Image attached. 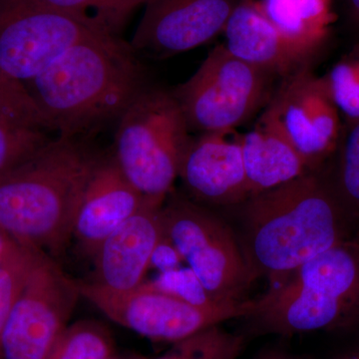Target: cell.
Masks as SVG:
<instances>
[{
  "label": "cell",
  "instance_id": "obj_1",
  "mask_svg": "<svg viewBox=\"0 0 359 359\" xmlns=\"http://www.w3.org/2000/svg\"><path fill=\"white\" fill-rule=\"evenodd\" d=\"M241 249L252 280L289 278L309 259L359 238V219L330 172L311 171L241 204Z\"/></svg>",
  "mask_w": 359,
  "mask_h": 359
},
{
  "label": "cell",
  "instance_id": "obj_2",
  "mask_svg": "<svg viewBox=\"0 0 359 359\" xmlns=\"http://www.w3.org/2000/svg\"><path fill=\"white\" fill-rule=\"evenodd\" d=\"M100 161L78 138L49 139L0 174V228L21 244L60 254Z\"/></svg>",
  "mask_w": 359,
  "mask_h": 359
},
{
  "label": "cell",
  "instance_id": "obj_3",
  "mask_svg": "<svg viewBox=\"0 0 359 359\" xmlns=\"http://www.w3.org/2000/svg\"><path fill=\"white\" fill-rule=\"evenodd\" d=\"M23 85L49 129L69 138L119 119L145 88L131 47L111 35L76 45Z\"/></svg>",
  "mask_w": 359,
  "mask_h": 359
},
{
  "label": "cell",
  "instance_id": "obj_4",
  "mask_svg": "<svg viewBox=\"0 0 359 359\" xmlns=\"http://www.w3.org/2000/svg\"><path fill=\"white\" fill-rule=\"evenodd\" d=\"M249 318L280 334L359 325V238L325 250L255 301Z\"/></svg>",
  "mask_w": 359,
  "mask_h": 359
},
{
  "label": "cell",
  "instance_id": "obj_5",
  "mask_svg": "<svg viewBox=\"0 0 359 359\" xmlns=\"http://www.w3.org/2000/svg\"><path fill=\"white\" fill-rule=\"evenodd\" d=\"M172 92L144 88L118 119L116 164L145 199L164 203L191 138Z\"/></svg>",
  "mask_w": 359,
  "mask_h": 359
},
{
  "label": "cell",
  "instance_id": "obj_6",
  "mask_svg": "<svg viewBox=\"0 0 359 359\" xmlns=\"http://www.w3.org/2000/svg\"><path fill=\"white\" fill-rule=\"evenodd\" d=\"M163 235L189 264L215 302H243L252 282L238 240L199 203L169 193L161 208Z\"/></svg>",
  "mask_w": 359,
  "mask_h": 359
},
{
  "label": "cell",
  "instance_id": "obj_7",
  "mask_svg": "<svg viewBox=\"0 0 359 359\" xmlns=\"http://www.w3.org/2000/svg\"><path fill=\"white\" fill-rule=\"evenodd\" d=\"M275 77L273 73L231 55L221 44L172 94L190 131H229L244 124L271 100Z\"/></svg>",
  "mask_w": 359,
  "mask_h": 359
},
{
  "label": "cell",
  "instance_id": "obj_8",
  "mask_svg": "<svg viewBox=\"0 0 359 359\" xmlns=\"http://www.w3.org/2000/svg\"><path fill=\"white\" fill-rule=\"evenodd\" d=\"M80 295L117 325L156 341L177 342L224 321L249 318L254 302H212L197 306L143 283L126 292L75 280Z\"/></svg>",
  "mask_w": 359,
  "mask_h": 359
},
{
  "label": "cell",
  "instance_id": "obj_9",
  "mask_svg": "<svg viewBox=\"0 0 359 359\" xmlns=\"http://www.w3.org/2000/svg\"><path fill=\"white\" fill-rule=\"evenodd\" d=\"M102 35L110 34L75 14L25 0H0V69L20 83L76 45Z\"/></svg>",
  "mask_w": 359,
  "mask_h": 359
},
{
  "label": "cell",
  "instance_id": "obj_10",
  "mask_svg": "<svg viewBox=\"0 0 359 359\" xmlns=\"http://www.w3.org/2000/svg\"><path fill=\"white\" fill-rule=\"evenodd\" d=\"M80 295L41 250L2 332L0 359H47L68 327Z\"/></svg>",
  "mask_w": 359,
  "mask_h": 359
},
{
  "label": "cell",
  "instance_id": "obj_11",
  "mask_svg": "<svg viewBox=\"0 0 359 359\" xmlns=\"http://www.w3.org/2000/svg\"><path fill=\"white\" fill-rule=\"evenodd\" d=\"M266 111L302 155L311 171L334 157L344 120L320 76L311 66L282 78Z\"/></svg>",
  "mask_w": 359,
  "mask_h": 359
},
{
  "label": "cell",
  "instance_id": "obj_12",
  "mask_svg": "<svg viewBox=\"0 0 359 359\" xmlns=\"http://www.w3.org/2000/svg\"><path fill=\"white\" fill-rule=\"evenodd\" d=\"M240 0H149L132 50L166 58L192 50L223 33Z\"/></svg>",
  "mask_w": 359,
  "mask_h": 359
},
{
  "label": "cell",
  "instance_id": "obj_13",
  "mask_svg": "<svg viewBox=\"0 0 359 359\" xmlns=\"http://www.w3.org/2000/svg\"><path fill=\"white\" fill-rule=\"evenodd\" d=\"M179 177L197 203L237 205L250 198L241 135L235 130L202 133L191 139Z\"/></svg>",
  "mask_w": 359,
  "mask_h": 359
},
{
  "label": "cell",
  "instance_id": "obj_14",
  "mask_svg": "<svg viewBox=\"0 0 359 359\" xmlns=\"http://www.w3.org/2000/svg\"><path fill=\"white\" fill-rule=\"evenodd\" d=\"M163 203L145 205L99 245L94 283L104 289L126 292L140 287L150 268L151 257L163 238Z\"/></svg>",
  "mask_w": 359,
  "mask_h": 359
},
{
  "label": "cell",
  "instance_id": "obj_15",
  "mask_svg": "<svg viewBox=\"0 0 359 359\" xmlns=\"http://www.w3.org/2000/svg\"><path fill=\"white\" fill-rule=\"evenodd\" d=\"M114 159L101 160L85 189L73 233L85 252L94 256L104 240L145 205Z\"/></svg>",
  "mask_w": 359,
  "mask_h": 359
},
{
  "label": "cell",
  "instance_id": "obj_16",
  "mask_svg": "<svg viewBox=\"0 0 359 359\" xmlns=\"http://www.w3.org/2000/svg\"><path fill=\"white\" fill-rule=\"evenodd\" d=\"M223 33V45L231 55L276 76H290L311 66L313 58L276 29L264 15L259 0H240Z\"/></svg>",
  "mask_w": 359,
  "mask_h": 359
},
{
  "label": "cell",
  "instance_id": "obj_17",
  "mask_svg": "<svg viewBox=\"0 0 359 359\" xmlns=\"http://www.w3.org/2000/svg\"><path fill=\"white\" fill-rule=\"evenodd\" d=\"M241 145L250 197L311 172L306 161L266 111L254 129L241 135Z\"/></svg>",
  "mask_w": 359,
  "mask_h": 359
},
{
  "label": "cell",
  "instance_id": "obj_18",
  "mask_svg": "<svg viewBox=\"0 0 359 359\" xmlns=\"http://www.w3.org/2000/svg\"><path fill=\"white\" fill-rule=\"evenodd\" d=\"M266 18L289 41L316 56L337 20L334 0H259Z\"/></svg>",
  "mask_w": 359,
  "mask_h": 359
},
{
  "label": "cell",
  "instance_id": "obj_19",
  "mask_svg": "<svg viewBox=\"0 0 359 359\" xmlns=\"http://www.w3.org/2000/svg\"><path fill=\"white\" fill-rule=\"evenodd\" d=\"M115 353L114 337L107 325L84 320L65 328L47 359H108Z\"/></svg>",
  "mask_w": 359,
  "mask_h": 359
},
{
  "label": "cell",
  "instance_id": "obj_20",
  "mask_svg": "<svg viewBox=\"0 0 359 359\" xmlns=\"http://www.w3.org/2000/svg\"><path fill=\"white\" fill-rule=\"evenodd\" d=\"M39 6L75 14L116 36L135 11L149 0H25Z\"/></svg>",
  "mask_w": 359,
  "mask_h": 359
},
{
  "label": "cell",
  "instance_id": "obj_21",
  "mask_svg": "<svg viewBox=\"0 0 359 359\" xmlns=\"http://www.w3.org/2000/svg\"><path fill=\"white\" fill-rule=\"evenodd\" d=\"M344 123L359 120V43L353 45L320 76Z\"/></svg>",
  "mask_w": 359,
  "mask_h": 359
},
{
  "label": "cell",
  "instance_id": "obj_22",
  "mask_svg": "<svg viewBox=\"0 0 359 359\" xmlns=\"http://www.w3.org/2000/svg\"><path fill=\"white\" fill-rule=\"evenodd\" d=\"M334 164L330 172L335 188L359 219V120L344 123Z\"/></svg>",
  "mask_w": 359,
  "mask_h": 359
},
{
  "label": "cell",
  "instance_id": "obj_23",
  "mask_svg": "<svg viewBox=\"0 0 359 359\" xmlns=\"http://www.w3.org/2000/svg\"><path fill=\"white\" fill-rule=\"evenodd\" d=\"M41 250L20 243L0 264V339Z\"/></svg>",
  "mask_w": 359,
  "mask_h": 359
},
{
  "label": "cell",
  "instance_id": "obj_24",
  "mask_svg": "<svg viewBox=\"0 0 359 359\" xmlns=\"http://www.w3.org/2000/svg\"><path fill=\"white\" fill-rule=\"evenodd\" d=\"M242 346L240 337L216 325L175 342L166 354L155 359H236Z\"/></svg>",
  "mask_w": 359,
  "mask_h": 359
},
{
  "label": "cell",
  "instance_id": "obj_25",
  "mask_svg": "<svg viewBox=\"0 0 359 359\" xmlns=\"http://www.w3.org/2000/svg\"><path fill=\"white\" fill-rule=\"evenodd\" d=\"M0 122L22 128L49 131L46 120L25 85L0 69Z\"/></svg>",
  "mask_w": 359,
  "mask_h": 359
},
{
  "label": "cell",
  "instance_id": "obj_26",
  "mask_svg": "<svg viewBox=\"0 0 359 359\" xmlns=\"http://www.w3.org/2000/svg\"><path fill=\"white\" fill-rule=\"evenodd\" d=\"M48 140L44 131L0 122V174L20 164Z\"/></svg>",
  "mask_w": 359,
  "mask_h": 359
},
{
  "label": "cell",
  "instance_id": "obj_27",
  "mask_svg": "<svg viewBox=\"0 0 359 359\" xmlns=\"http://www.w3.org/2000/svg\"><path fill=\"white\" fill-rule=\"evenodd\" d=\"M150 289L160 290L166 294L174 295L197 306L219 302L212 301L205 292L199 278L190 268L177 269L167 273H160L152 282L143 283Z\"/></svg>",
  "mask_w": 359,
  "mask_h": 359
},
{
  "label": "cell",
  "instance_id": "obj_28",
  "mask_svg": "<svg viewBox=\"0 0 359 359\" xmlns=\"http://www.w3.org/2000/svg\"><path fill=\"white\" fill-rule=\"evenodd\" d=\"M182 262L184 261L178 250L163 235L162 240L160 241L159 244L155 248L152 257H151L150 268L158 269L160 273H167V271L179 269L180 264Z\"/></svg>",
  "mask_w": 359,
  "mask_h": 359
},
{
  "label": "cell",
  "instance_id": "obj_29",
  "mask_svg": "<svg viewBox=\"0 0 359 359\" xmlns=\"http://www.w3.org/2000/svg\"><path fill=\"white\" fill-rule=\"evenodd\" d=\"M20 242L11 237L4 229L0 228V264L9 256Z\"/></svg>",
  "mask_w": 359,
  "mask_h": 359
},
{
  "label": "cell",
  "instance_id": "obj_30",
  "mask_svg": "<svg viewBox=\"0 0 359 359\" xmlns=\"http://www.w3.org/2000/svg\"><path fill=\"white\" fill-rule=\"evenodd\" d=\"M347 20L353 27L359 29V0H342Z\"/></svg>",
  "mask_w": 359,
  "mask_h": 359
},
{
  "label": "cell",
  "instance_id": "obj_31",
  "mask_svg": "<svg viewBox=\"0 0 359 359\" xmlns=\"http://www.w3.org/2000/svg\"><path fill=\"white\" fill-rule=\"evenodd\" d=\"M255 359H294L292 356L287 355V354L280 353H268L261 354Z\"/></svg>",
  "mask_w": 359,
  "mask_h": 359
},
{
  "label": "cell",
  "instance_id": "obj_32",
  "mask_svg": "<svg viewBox=\"0 0 359 359\" xmlns=\"http://www.w3.org/2000/svg\"><path fill=\"white\" fill-rule=\"evenodd\" d=\"M108 359H146L141 355H137V354H118L116 353L114 355L111 356Z\"/></svg>",
  "mask_w": 359,
  "mask_h": 359
},
{
  "label": "cell",
  "instance_id": "obj_33",
  "mask_svg": "<svg viewBox=\"0 0 359 359\" xmlns=\"http://www.w3.org/2000/svg\"><path fill=\"white\" fill-rule=\"evenodd\" d=\"M351 359H359V351L358 353H354L353 355L349 356Z\"/></svg>",
  "mask_w": 359,
  "mask_h": 359
},
{
  "label": "cell",
  "instance_id": "obj_34",
  "mask_svg": "<svg viewBox=\"0 0 359 359\" xmlns=\"http://www.w3.org/2000/svg\"><path fill=\"white\" fill-rule=\"evenodd\" d=\"M346 359H351V358H346Z\"/></svg>",
  "mask_w": 359,
  "mask_h": 359
}]
</instances>
